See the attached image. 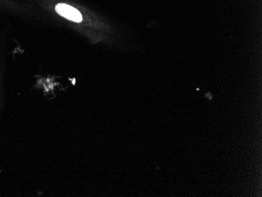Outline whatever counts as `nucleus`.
I'll return each instance as SVG.
<instances>
[{"label":"nucleus","instance_id":"1","mask_svg":"<svg viewBox=\"0 0 262 197\" xmlns=\"http://www.w3.org/2000/svg\"><path fill=\"white\" fill-rule=\"evenodd\" d=\"M56 11L61 16L75 22H81L83 17L78 10L67 4H59L56 6Z\"/></svg>","mask_w":262,"mask_h":197}]
</instances>
